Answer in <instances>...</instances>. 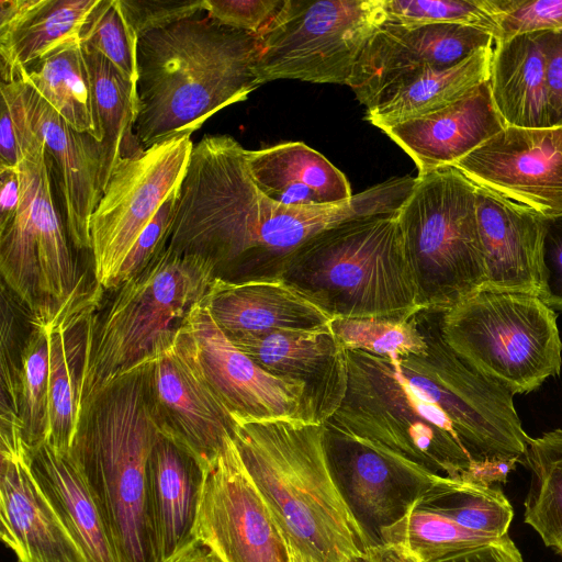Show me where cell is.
<instances>
[{"mask_svg": "<svg viewBox=\"0 0 562 562\" xmlns=\"http://www.w3.org/2000/svg\"><path fill=\"white\" fill-rule=\"evenodd\" d=\"M245 151L229 135H205L193 145L167 245L206 259L231 282L281 280L306 240L352 217L397 212L416 183L393 178L342 204L288 206L257 188Z\"/></svg>", "mask_w": 562, "mask_h": 562, "instance_id": "cell-1", "label": "cell"}, {"mask_svg": "<svg viewBox=\"0 0 562 562\" xmlns=\"http://www.w3.org/2000/svg\"><path fill=\"white\" fill-rule=\"evenodd\" d=\"M346 385L323 423L371 448L432 473L467 480L474 427L468 387L443 350L395 359L346 350Z\"/></svg>", "mask_w": 562, "mask_h": 562, "instance_id": "cell-2", "label": "cell"}, {"mask_svg": "<svg viewBox=\"0 0 562 562\" xmlns=\"http://www.w3.org/2000/svg\"><path fill=\"white\" fill-rule=\"evenodd\" d=\"M260 37L210 18L147 32L137 42V116L145 150L190 135L216 112L244 101L262 82Z\"/></svg>", "mask_w": 562, "mask_h": 562, "instance_id": "cell-3", "label": "cell"}, {"mask_svg": "<svg viewBox=\"0 0 562 562\" xmlns=\"http://www.w3.org/2000/svg\"><path fill=\"white\" fill-rule=\"evenodd\" d=\"M234 441L288 549L305 562H349L372 544L345 498L325 426L235 419Z\"/></svg>", "mask_w": 562, "mask_h": 562, "instance_id": "cell-4", "label": "cell"}, {"mask_svg": "<svg viewBox=\"0 0 562 562\" xmlns=\"http://www.w3.org/2000/svg\"><path fill=\"white\" fill-rule=\"evenodd\" d=\"M160 436L139 364L85 407L71 449L120 562H158L147 509V463Z\"/></svg>", "mask_w": 562, "mask_h": 562, "instance_id": "cell-5", "label": "cell"}, {"mask_svg": "<svg viewBox=\"0 0 562 562\" xmlns=\"http://www.w3.org/2000/svg\"><path fill=\"white\" fill-rule=\"evenodd\" d=\"M397 213L317 233L292 255L281 280L331 318L414 314L422 307Z\"/></svg>", "mask_w": 562, "mask_h": 562, "instance_id": "cell-6", "label": "cell"}, {"mask_svg": "<svg viewBox=\"0 0 562 562\" xmlns=\"http://www.w3.org/2000/svg\"><path fill=\"white\" fill-rule=\"evenodd\" d=\"M397 218L422 308L442 312L482 290L476 184L459 169L417 176Z\"/></svg>", "mask_w": 562, "mask_h": 562, "instance_id": "cell-7", "label": "cell"}, {"mask_svg": "<svg viewBox=\"0 0 562 562\" xmlns=\"http://www.w3.org/2000/svg\"><path fill=\"white\" fill-rule=\"evenodd\" d=\"M439 328L461 359L513 395L560 373L557 314L536 295L480 290L440 312Z\"/></svg>", "mask_w": 562, "mask_h": 562, "instance_id": "cell-8", "label": "cell"}, {"mask_svg": "<svg viewBox=\"0 0 562 562\" xmlns=\"http://www.w3.org/2000/svg\"><path fill=\"white\" fill-rule=\"evenodd\" d=\"M215 277V268L206 259L166 248L117 289L97 326L82 413L103 386L145 360L182 324Z\"/></svg>", "mask_w": 562, "mask_h": 562, "instance_id": "cell-9", "label": "cell"}, {"mask_svg": "<svg viewBox=\"0 0 562 562\" xmlns=\"http://www.w3.org/2000/svg\"><path fill=\"white\" fill-rule=\"evenodd\" d=\"M385 21L384 0H285L259 35L260 80L348 86L363 48Z\"/></svg>", "mask_w": 562, "mask_h": 562, "instance_id": "cell-10", "label": "cell"}, {"mask_svg": "<svg viewBox=\"0 0 562 562\" xmlns=\"http://www.w3.org/2000/svg\"><path fill=\"white\" fill-rule=\"evenodd\" d=\"M193 145L190 135L173 137L115 166L89 224L94 280L104 290L116 289L136 240L180 188Z\"/></svg>", "mask_w": 562, "mask_h": 562, "instance_id": "cell-11", "label": "cell"}, {"mask_svg": "<svg viewBox=\"0 0 562 562\" xmlns=\"http://www.w3.org/2000/svg\"><path fill=\"white\" fill-rule=\"evenodd\" d=\"M138 364L160 434L205 465L236 423L206 382L183 324Z\"/></svg>", "mask_w": 562, "mask_h": 562, "instance_id": "cell-12", "label": "cell"}, {"mask_svg": "<svg viewBox=\"0 0 562 562\" xmlns=\"http://www.w3.org/2000/svg\"><path fill=\"white\" fill-rule=\"evenodd\" d=\"M196 537L221 562H289L288 547L233 437L205 464Z\"/></svg>", "mask_w": 562, "mask_h": 562, "instance_id": "cell-13", "label": "cell"}, {"mask_svg": "<svg viewBox=\"0 0 562 562\" xmlns=\"http://www.w3.org/2000/svg\"><path fill=\"white\" fill-rule=\"evenodd\" d=\"M182 324L206 382L234 419L317 423L305 384L274 376L255 363L217 326L203 299Z\"/></svg>", "mask_w": 562, "mask_h": 562, "instance_id": "cell-14", "label": "cell"}, {"mask_svg": "<svg viewBox=\"0 0 562 562\" xmlns=\"http://www.w3.org/2000/svg\"><path fill=\"white\" fill-rule=\"evenodd\" d=\"M2 541L19 562H88L36 483L19 415L0 414Z\"/></svg>", "mask_w": 562, "mask_h": 562, "instance_id": "cell-15", "label": "cell"}, {"mask_svg": "<svg viewBox=\"0 0 562 562\" xmlns=\"http://www.w3.org/2000/svg\"><path fill=\"white\" fill-rule=\"evenodd\" d=\"M452 166L546 217L562 215V126H507Z\"/></svg>", "mask_w": 562, "mask_h": 562, "instance_id": "cell-16", "label": "cell"}, {"mask_svg": "<svg viewBox=\"0 0 562 562\" xmlns=\"http://www.w3.org/2000/svg\"><path fill=\"white\" fill-rule=\"evenodd\" d=\"M493 43L490 30L481 25L384 22L363 48L348 87L368 108L383 88L400 77L429 68H449Z\"/></svg>", "mask_w": 562, "mask_h": 562, "instance_id": "cell-17", "label": "cell"}, {"mask_svg": "<svg viewBox=\"0 0 562 562\" xmlns=\"http://www.w3.org/2000/svg\"><path fill=\"white\" fill-rule=\"evenodd\" d=\"M104 289L81 276L72 292L53 302L49 318L48 432L55 449H72L82 416V393L93 353Z\"/></svg>", "mask_w": 562, "mask_h": 562, "instance_id": "cell-18", "label": "cell"}, {"mask_svg": "<svg viewBox=\"0 0 562 562\" xmlns=\"http://www.w3.org/2000/svg\"><path fill=\"white\" fill-rule=\"evenodd\" d=\"M325 426V447L333 470L346 474L358 505L374 520L390 524L414 503L434 504L457 488L460 480L432 473L382 453Z\"/></svg>", "mask_w": 562, "mask_h": 562, "instance_id": "cell-19", "label": "cell"}, {"mask_svg": "<svg viewBox=\"0 0 562 562\" xmlns=\"http://www.w3.org/2000/svg\"><path fill=\"white\" fill-rule=\"evenodd\" d=\"M8 83L56 169L67 234L77 249L90 250V218L102 195L100 143L74 130L26 80Z\"/></svg>", "mask_w": 562, "mask_h": 562, "instance_id": "cell-20", "label": "cell"}, {"mask_svg": "<svg viewBox=\"0 0 562 562\" xmlns=\"http://www.w3.org/2000/svg\"><path fill=\"white\" fill-rule=\"evenodd\" d=\"M228 338L268 373L305 384L318 424L335 412L346 385V350L329 324Z\"/></svg>", "mask_w": 562, "mask_h": 562, "instance_id": "cell-21", "label": "cell"}, {"mask_svg": "<svg viewBox=\"0 0 562 562\" xmlns=\"http://www.w3.org/2000/svg\"><path fill=\"white\" fill-rule=\"evenodd\" d=\"M476 217L485 267L482 290L538 296L542 215L476 184Z\"/></svg>", "mask_w": 562, "mask_h": 562, "instance_id": "cell-22", "label": "cell"}, {"mask_svg": "<svg viewBox=\"0 0 562 562\" xmlns=\"http://www.w3.org/2000/svg\"><path fill=\"white\" fill-rule=\"evenodd\" d=\"M204 476V464L160 434L147 463V509L158 562H173L200 544Z\"/></svg>", "mask_w": 562, "mask_h": 562, "instance_id": "cell-23", "label": "cell"}, {"mask_svg": "<svg viewBox=\"0 0 562 562\" xmlns=\"http://www.w3.org/2000/svg\"><path fill=\"white\" fill-rule=\"evenodd\" d=\"M506 127L486 81L446 108L381 131L413 159L420 176L452 166Z\"/></svg>", "mask_w": 562, "mask_h": 562, "instance_id": "cell-24", "label": "cell"}, {"mask_svg": "<svg viewBox=\"0 0 562 562\" xmlns=\"http://www.w3.org/2000/svg\"><path fill=\"white\" fill-rule=\"evenodd\" d=\"M21 161V181L27 192L31 228L40 265L42 301L61 302L80 277L71 256L65 228L56 210L49 167L52 161L42 137L30 125L22 108L12 110Z\"/></svg>", "mask_w": 562, "mask_h": 562, "instance_id": "cell-25", "label": "cell"}, {"mask_svg": "<svg viewBox=\"0 0 562 562\" xmlns=\"http://www.w3.org/2000/svg\"><path fill=\"white\" fill-rule=\"evenodd\" d=\"M203 302L227 337L315 329L331 321L282 280L231 282L215 277Z\"/></svg>", "mask_w": 562, "mask_h": 562, "instance_id": "cell-26", "label": "cell"}, {"mask_svg": "<svg viewBox=\"0 0 562 562\" xmlns=\"http://www.w3.org/2000/svg\"><path fill=\"white\" fill-rule=\"evenodd\" d=\"M257 188L288 206H329L353 194L346 176L324 155L302 142L245 151Z\"/></svg>", "mask_w": 562, "mask_h": 562, "instance_id": "cell-27", "label": "cell"}, {"mask_svg": "<svg viewBox=\"0 0 562 562\" xmlns=\"http://www.w3.org/2000/svg\"><path fill=\"white\" fill-rule=\"evenodd\" d=\"M100 0H0L1 81L79 37Z\"/></svg>", "mask_w": 562, "mask_h": 562, "instance_id": "cell-28", "label": "cell"}, {"mask_svg": "<svg viewBox=\"0 0 562 562\" xmlns=\"http://www.w3.org/2000/svg\"><path fill=\"white\" fill-rule=\"evenodd\" d=\"M30 465L41 491L88 562H120L71 450L64 452L47 442L30 450Z\"/></svg>", "mask_w": 562, "mask_h": 562, "instance_id": "cell-29", "label": "cell"}, {"mask_svg": "<svg viewBox=\"0 0 562 562\" xmlns=\"http://www.w3.org/2000/svg\"><path fill=\"white\" fill-rule=\"evenodd\" d=\"M494 44L488 83L506 126L551 127L542 31L517 34Z\"/></svg>", "mask_w": 562, "mask_h": 562, "instance_id": "cell-30", "label": "cell"}, {"mask_svg": "<svg viewBox=\"0 0 562 562\" xmlns=\"http://www.w3.org/2000/svg\"><path fill=\"white\" fill-rule=\"evenodd\" d=\"M492 55V46L483 47L449 68L400 77L367 108V120L381 130L446 108L488 81Z\"/></svg>", "mask_w": 562, "mask_h": 562, "instance_id": "cell-31", "label": "cell"}, {"mask_svg": "<svg viewBox=\"0 0 562 562\" xmlns=\"http://www.w3.org/2000/svg\"><path fill=\"white\" fill-rule=\"evenodd\" d=\"M82 50L90 82L92 115L100 143V181L103 191L117 162L144 150L134 133L137 93L104 56L89 47L82 46Z\"/></svg>", "mask_w": 562, "mask_h": 562, "instance_id": "cell-32", "label": "cell"}, {"mask_svg": "<svg viewBox=\"0 0 562 562\" xmlns=\"http://www.w3.org/2000/svg\"><path fill=\"white\" fill-rule=\"evenodd\" d=\"M20 78L32 85L74 130L89 134L98 142L89 76L79 37L48 52L15 79Z\"/></svg>", "mask_w": 562, "mask_h": 562, "instance_id": "cell-33", "label": "cell"}, {"mask_svg": "<svg viewBox=\"0 0 562 562\" xmlns=\"http://www.w3.org/2000/svg\"><path fill=\"white\" fill-rule=\"evenodd\" d=\"M524 464L531 473L524 521L562 557V429L529 437Z\"/></svg>", "mask_w": 562, "mask_h": 562, "instance_id": "cell-34", "label": "cell"}, {"mask_svg": "<svg viewBox=\"0 0 562 562\" xmlns=\"http://www.w3.org/2000/svg\"><path fill=\"white\" fill-rule=\"evenodd\" d=\"M382 542L398 546L419 562H447L502 537L465 528L420 502L380 528Z\"/></svg>", "mask_w": 562, "mask_h": 562, "instance_id": "cell-35", "label": "cell"}, {"mask_svg": "<svg viewBox=\"0 0 562 562\" xmlns=\"http://www.w3.org/2000/svg\"><path fill=\"white\" fill-rule=\"evenodd\" d=\"M52 301L30 311V331L22 344L19 373V417L30 450L48 432L49 318Z\"/></svg>", "mask_w": 562, "mask_h": 562, "instance_id": "cell-36", "label": "cell"}, {"mask_svg": "<svg viewBox=\"0 0 562 562\" xmlns=\"http://www.w3.org/2000/svg\"><path fill=\"white\" fill-rule=\"evenodd\" d=\"M417 312L406 316L334 317L329 326L345 350L395 359L427 349Z\"/></svg>", "mask_w": 562, "mask_h": 562, "instance_id": "cell-37", "label": "cell"}, {"mask_svg": "<svg viewBox=\"0 0 562 562\" xmlns=\"http://www.w3.org/2000/svg\"><path fill=\"white\" fill-rule=\"evenodd\" d=\"M425 506L465 528L495 537L508 535L514 518L513 506L501 488L467 480L446 498Z\"/></svg>", "mask_w": 562, "mask_h": 562, "instance_id": "cell-38", "label": "cell"}, {"mask_svg": "<svg viewBox=\"0 0 562 562\" xmlns=\"http://www.w3.org/2000/svg\"><path fill=\"white\" fill-rule=\"evenodd\" d=\"M81 45L104 56L135 89L137 83V42L120 0H100L85 23Z\"/></svg>", "mask_w": 562, "mask_h": 562, "instance_id": "cell-39", "label": "cell"}, {"mask_svg": "<svg viewBox=\"0 0 562 562\" xmlns=\"http://www.w3.org/2000/svg\"><path fill=\"white\" fill-rule=\"evenodd\" d=\"M495 42L517 34L562 30V0H483Z\"/></svg>", "mask_w": 562, "mask_h": 562, "instance_id": "cell-40", "label": "cell"}, {"mask_svg": "<svg viewBox=\"0 0 562 562\" xmlns=\"http://www.w3.org/2000/svg\"><path fill=\"white\" fill-rule=\"evenodd\" d=\"M385 22L398 24L461 23L490 30L483 0H384Z\"/></svg>", "mask_w": 562, "mask_h": 562, "instance_id": "cell-41", "label": "cell"}, {"mask_svg": "<svg viewBox=\"0 0 562 562\" xmlns=\"http://www.w3.org/2000/svg\"><path fill=\"white\" fill-rule=\"evenodd\" d=\"M179 189L161 205L126 257L116 280V290L144 271L166 248L170 237Z\"/></svg>", "mask_w": 562, "mask_h": 562, "instance_id": "cell-42", "label": "cell"}, {"mask_svg": "<svg viewBox=\"0 0 562 562\" xmlns=\"http://www.w3.org/2000/svg\"><path fill=\"white\" fill-rule=\"evenodd\" d=\"M8 286L1 285L0 326V374L1 409H10L19 415V373L21 349L18 348V326L12 295Z\"/></svg>", "mask_w": 562, "mask_h": 562, "instance_id": "cell-43", "label": "cell"}, {"mask_svg": "<svg viewBox=\"0 0 562 562\" xmlns=\"http://www.w3.org/2000/svg\"><path fill=\"white\" fill-rule=\"evenodd\" d=\"M127 23L137 37L195 16L204 0H120Z\"/></svg>", "mask_w": 562, "mask_h": 562, "instance_id": "cell-44", "label": "cell"}, {"mask_svg": "<svg viewBox=\"0 0 562 562\" xmlns=\"http://www.w3.org/2000/svg\"><path fill=\"white\" fill-rule=\"evenodd\" d=\"M285 0H204V11L221 24L260 35Z\"/></svg>", "mask_w": 562, "mask_h": 562, "instance_id": "cell-45", "label": "cell"}, {"mask_svg": "<svg viewBox=\"0 0 562 562\" xmlns=\"http://www.w3.org/2000/svg\"><path fill=\"white\" fill-rule=\"evenodd\" d=\"M540 291L538 297L562 312V215H542Z\"/></svg>", "mask_w": 562, "mask_h": 562, "instance_id": "cell-46", "label": "cell"}, {"mask_svg": "<svg viewBox=\"0 0 562 562\" xmlns=\"http://www.w3.org/2000/svg\"><path fill=\"white\" fill-rule=\"evenodd\" d=\"M551 127L562 126V30L542 31Z\"/></svg>", "mask_w": 562, "mask_h": 562, "instance_id": "cell-47", "label": "cell"}, {"mask_svg": "<svg viewBox=\"0 0 562 562\" xmlns=\"http://www.w3.org/2000/svg\"><path fill=\"white\" fill-rule=\"evenodd\" d=\"M22 200L19 167L0 166V229L14 218Z\"/></svg>", "mask_w": 562, "mask_h": 562, "instance_id": "cell-48", "label": "cell"}, {"mask_svg": "<svg viewBox=\"0 0 562 562\" xmlns=\"http://www.w3.org/2000/svg\"><path fill=\"white\" fill-rule=\"evenodd\" d=\"M20 161L21 151L15 124L7 101L1 98L0 166L16 168Z\"/></svg>", "mask_w": 562, "mask_h": 562, "instance_id": "cell-49", "label": "cell"}, {"mask_svg": "<svg viewBox=\"0 0 562 562\" xmlns=\"http://www.w3.org/2000/svg\"><path fill=\"white\" fill-rule=\"evenodd\" d=\"M369 562H419L405 549L391 543H372L364 552Z\"/></svg>", "mask_w": 562, "mask_h": 562, "instance_id": "cell-50", "label": "cell"}, {"mask_svg": "<svg viewBox=\"0 0 562 562\" xmlns=\"http://www.w3.org/2000/svg\"><path fill=\"white\" fill-rule=\"evenodd\" d=\"M173 562H221L207 548L201 543Z\"/></svg>", "mask_w": 562, "mask_h": 562, "instance_id": "cell-51", "label": "cell"}, {"mask_svg": "<svg viewBox=\"0 0 562 562\" xmlns=\"http://www.w3.org/2000/svg\"><path fill=\"white\" fill-rule=\"evenodd\" d=\"M289 550V562H305L301 557H299L295 552L292 550Z\"/></svg>", "mask_w": 562, "mask_h": 562, "instance_id": "cell-52", "label": "cell"}, {"mask_svg": "<svg viewBox=\"0 0 562 562\" xmlns=\"http://www.w3.org/2000/svg\"><path fill=\"white\" fill-rule=\"evenodd\" d=\"M349 562H369V560L366 557V554H362L360 557H357V558L350 560Z\"/></svg>", "mask_w": 562, "mask_h": 562, "instance_id": "cell-53", "label": "cell"}]
</instances>
